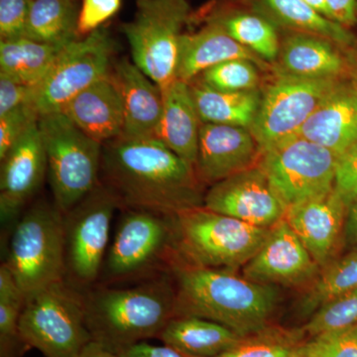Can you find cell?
Here are the masks:
<instances>
[{"label":"cell","instance_id":"obj_1","mask_svg":"<svg viewBox=\"0 0 357 357\" xmlns=\"http://www.w3.org/2000/svg\"><path fill=\"white\" fill-rule=\"evenodd\" d=\"M100 182L114 192L121 210L177 215L204 206V185L194 167L155 137L105 143Z\"/></svg>","mask_w":357,"mask_h":357},{"label":"cell","instance_id":"obj_2","mask_svg":"<svg viewBox=\"0 0 357 357\" xmlns=\"http://www.w3.org/2000/svg\"><path fill=\"white\" fill-rule=\"evenodd\" d=\"M169 273L176 289V316L211 319L241 337L269 326L279 302L274 286L255 283L229 270L192 264L178 253Z\"/></svg>","mask_w":357,"mask_h":357},{"label":"cell","instance_id":"obj_3","mask_svg":"<svg viewBox=\"0 0 357 357\" xmlns=\"http://www.w3.org/2000/svg\"><path fill=\"white\" fill-rule=\"evenodd\" d=\"M83 294L91 340L114 354L158 338L176 316V289L170 273L129 287L96 284Z\"/></svg>","mask_w":357,"mask_h":357},{"label":"cell","instance_id":"obj_4","mask_svg":"<svg viewBox=\"0 0 357 357\" xmlns=\"http://www.w3.org/2000/svg\"><path fill=\"white\" fill-rule=\"evenodd\" d=\"M121 211L98 284H134L169 273L178 253L175 215Z\"/></svg>","mask_w":357,"mask_h":357},{"label":"cell","instance_id":"obj_5","mask_svg":"<svg viewBox=\"0 0 357 357\" xmlns=\"http://www.w3.org/2000/svg\"><path fill=\"white\" fill-rule=\"evenodd\" d=\"M4 263L26 295L65 280L64 213L54 202L26 208L11 229Z\"/></svg>","mask_w":357,"mask_h":357},{"label":"cell","instance_id":"obj_6","mask_svg":"<svg viewBox=\"0 0 357 357\" xmlns=\"http://www.w3.org/2000/svg\"><path fill=\"white\" fill-rule=\"evenodd\" d=\"M175 217L178 255L199 266L229 271L243 268L257 253L271 229L249 225L204 206Z\"/></svg>","mask_w":357,"mask_h":357},{"label":"cell","instance_id":"obj_7","mask_svg":"<svg viewBox=\"0 0 357 357\" xmlns=\"http://www.w3.org/2000/svg\"><path fill=\"white\" fill-rule=\"evenodd\" d=\"M20 328L26 347L45 357H77L93 342L84 294L66 280L26 295Z\"/></svg>","mask_w":357,"mask_h":357},{"label":"cell","instance_id":"obj_8","mask_svg":"<svg viewBox=\"0 0 357 357\" xmlns=\"http://www.w3.org/2000/svg\"><path fill=\"white\" fill-rule=\"evenodd\" d=\"M38 124L53 202L65 213L100 185L102 144L62 112L42 115Z\"/></svg>","mask_w":357,"mask_h":357},{"label":"cell","instance_id":"obj_9","mask_svg":"<svg viewBox=\"0 0 357 357\" xmlns=\"http://www.w3.org/2000/svg\"><path fill=\"white\" fill-rule=\"evenodd\" d=\"M117 210L116 197L100 182L64 213L65 280L82 292L100 280Z\"/></svg>","mask_w":357,"mask_h":357},{"label":"cell","instance_id":"obj_10","mask_svg":"<svg viewBox=\"0 0 357 357\" xmlns=\"http://www.w3.org/2000/svg\"><path fill=\"white\" fill-rule=\"evenodd\" d=\"M190 10L188 0H137L133 20L122 25L132 62L161 89L176 79L178 44Z\"/></svg>","mask_w":357,"mask_h":357},{"label":"cell","instance_id":"obj_11","mask_svg":"<svg viewBox=\"0 0 357 357\" xmlns=\"http://www.w3.org/2000/svg\"><path fill=\"white\" fill-rule=\"evenodd\" d=\"M337 162L328 148L293 135L264 150L258 166L288 208L332 191Z\"/></svg>","mask_w":357,"mask_h":357},{"label":"cell","instance_id":"obj_12","mask_svg":"<svg viewBox=\"0 0 357 357\" xmlns=\"http://www.w3.org/2000/svg\"><path fill=\"white\" fill-rule=\"evenodd\" d=\"M114 47L102 26L66 45L43 81L34 88L32 105L40 116L62 112L75 96L109 76Z\"/></svg>","mask_w":357,"mask_h":357},{"label":"cell","instance_id":"obj_13","mask_svg":"<svg viewBox=\"0 0 357 357\" xmlns=\"http://www.w3.org/2000/svg\"><path fill=\"white\" fill-rule=\"evenodd\" d=\"M340 77H307L281 73L262 93L251 133L264 151L295 135L335 88Z\"/></svg>","mask_w":357,"mask_h":357},{"label":"cell","instance_id":"obj_14","mask_svg":"<svg viewBox=\"0 0 357 357\" xmlns=\"http://www.w3.org/2000/svg\"><path fill=\"white\" fill-rule=\"evenodd\" d=\"M204 206L264 229L283 220L287 211L258 164L211 185Z\"/></svg>","mask_w":357,"mask_h":357},{"label":"cell","instance_id":"obj_15","mask_svg":"<svg viewBox=\"0 0 357 357\" xmlns=\"http://www.w3.org/2000/svg\"><path fill=\"white\" fill-rule=\"evenodd\" d=\"M38 122L0 159V218L4 229H13L20 220L48 172Z\"/></svg>","mask_w":357,"mask_h":357},{"label":"cell","instance_id":"obj_16","mask_svg":"<svg viewBox=\"0 0 357 357\" xmlns=\"http://www.w3.org/2000/svg\"><path fill=\"white\" fill-rule=\"evenodd\" d=\"M319 269L284 218L270 229L265 243L243 267V277L248 280L287 287L311 285Z\"/></svg>","mask_w":357,"mask_h":357},{"label":"cell","instance_id":"obj_17","mask_svg":"<svg viewBox=\"0 0 357 357\" xmlns=\"http://www.w3.org/2000/svg\"><path fill=\"white\" fill-rule=\"evenodd\" d=\"M261 154L250 129L203 123L195 171L202 184L213 185L257 165Z\"/></svg>","mask_w":357,"mask_h":357},{"label":"cell","instance_id":"obj_18","mask_svg":"<svg viewBox=\"0 0 357 357\" xmlns=\"http://www.w3.org/2000/svg\"><path fill=\"white\" fill-rule=\"evenodd\" d=\"M347 206L335 188L317 198L289 206L284 220L290 225L319 267L335 260L344 238Z\"/></svg>","mask_w":357,"mask_h":357},{"label":"cell","instance_id":"obj_19","mask_svg":"<svg viewBox=\"0 0 357 357\" xmlns=\"http://www.w3.org/2000/svg\"><path fill=\"white\" fill-rule=\"evenodd\" d=\"M109 77L119 91L123 107L121 137L156 138L163 112L161 88L128 58H122L112 65Z\"/></svg>","mask_w":357,"mask_h":357},{"label":"cell","instance_id":"obj_20","mask_svg":"<svg viewBox=\"0 0 357 357\" xmlns=\"http://www.w3.org/2000/svg\"><path fill=\"white\" fill-rule=\"evenodd\" d=\"M295 135L337 157L357 142V89L352 81L340 79Z\"/></svg>","mask_w":357,"mask_h":357},{"label":"cell","instance_id":"obj_21","mask_svg":"<svg viewBox=\"0 0 357 357\" xmlns=\"http://www.w3.org/2000/svg\"><path fill=\"white\" fill-rule=\"evenodd\" d=\"M62 114L102 145L123 134L121 98L109 75L75 96L63 109Z\"/></svg>","mask_w":357,"mask_h":357},{"label":"cell","instance_id":"obj_22","mask_svg":"<svg viewBox=\"0 0 357 357\" xmlns=\"http://www.w3.org/2000/svg\"><path fill=\"white\" fill-rule=\"evenodd\" d=\"M245 59L260 68L264 60L231 38L220 25L211 22L199 32L184 33L178 44L176 79L191 83L204 70L225 61Z\"/></svg>","mask_w":357,"mask_h":357},{"label":"cell","instance_id":"obj_23","mask_svg":"<svg viewBox=\"0 0 357 357\" xmlns=\"http://www.w3.org/2000/svg\"><path fill=\"white\" fill-rule=\"evenodd\" d=\"M163 112L156 138L195 168L202 122L190 84L175 79L162 89Z\"/></svg>","mask_w":357,"mask_h":357},{"label":"cell","instance_id":"obj_24","mask_svg":"<svg viewBox=\"0 0 357 357\" xmlns=\"http://www.w3.org/2000/svg\"><path fill=\"white\" fill-rule=\"evenodd\" d=\"M243 337L227 326L194 316L174 317L158 337L164 344L188 357L220 356Z\"/></svg>","mask_w":357,"mask_h":357},{"label":"cell","instance_id":"obj_25","mask_svg":"<svg viewBox=\"0 0 357 357\" xmlns=\"http://www.w3.org/2000/svg\"><path fill=\"white\" fill-rule=\"evenodd\" d=\"M333 41L300 32L285 40L280 49L281 73L307 77H340L347 63Z\"/></svg>","mask_w":357,"mask_h":357},{"label":"cell","instance_id":"obj_26","mask_svg":"<svg viewBox=\"0 0 357 357\" xmlns=\"http://www.w3.org/2000/svg\"><path fill=\"white\" fill-rule=\"evenodd\" d=\"M195 105L203 123L227 124L250 129L261 103L259 89L220 91L201 82L189 83Z\"/></svg>","mask_w":357,"mask_h":357},{"label":"cell","instance_id":"obj_27","mask_svg":"<svg viewBox=\"0 0 357 357\" xmlns=\"http://www.w3.org/2000/svg\"><path fill=\"white\" fill-rule=\"evenodd\" d=\"M65 46L24 38L0 41V74L25 86H38Z\"/></svg>","mask_w":357,"mask_h":357},{"label":"cell","instance_id":"obj_28","mask_svg":"<svg viewBox=\"0 0 357 357\" xmlns=\"http://www.w3.org/2000/svg\"><path fill=\"white\" fill-rule=\"evenodd\" d=\"M79 14L74 0H32L26 38L66 46L79 38Z\"/></svg>","mask_w":357,"mask_h":357},{"label":"cell","instance_id":"obj_29","mask_svg":"<svg viewBox=\"0 0 357 357\" xmlns=\"http://www.w3.org/2000/svg\"><path fill=\"white\" fill-rule=\"evenodd\" d=\"M271 13L284 25L303 33L317 35L333 43L351 45V33L335 21L328 20L314 10L305 0H264Z\"/></svg>","mask_w":357,"mask_h":357},{"label":"cell","instance_id":"obj_30","mask_svg":"<svg viewBox=\"0 0 357 357\" xmlns=\"http://www.w3.org/2000/svg\"><path fill=\"white\" fill-rule=\"evenodd\" d=\"M321 269L301 301L300 312L305 316H312L328 301L357 288V250L333 260Z\"/></svg>","mask_w":357,"mask_h":357},{"label":"cell","instance_id":"obj_31","mask_svg":"<svg viewBox=\"0 0 357 357\" xmlns=\"http://www.w3.org/2000/svg\"><path fill=\"white\" fill-rule=\"evenodd\" d=\"M211 22L220 25L231 38L264 61L280 54L278 34L272 23L255 14L234 13L218 16Z\"/></svg>","mask_w":357,"mask_h":357},{"label":"cell","instance_id":"obj_32","mask_svg":"<svg viewBox=\"0 0 357 357\" xmlns=\"http://www.w3.org/2000/svg\"><path fill=\"white\" fill-rule=\"evenodd\" d=\"M26 294L6 263L0 266V357H20L27 351L20 333Z\"/></svg>","mask_w":357,"mask_h":357},{"label":"cell","instance_id":"obj_33","mask_svg":"<svg viewBox=\"0 0 357 357\" xmlns=\"http://www.w3.org/2000/svg\"><path fill=\"white\" fill-rule=\"evenodd\" d=\"M304 333L267 326L244 337L232 349L213 357H301Z\"/></svg>","mask_w":357,"mask_h":357},{"label":"cell","instance_id":"obj_34","mask_svg":"<svg viewBox=\"0 0 357 357\" xmlns=\"http://www.w3.org/2000/svg\"><path fill=\"white\" fill-rule=\"evenodd\" d=\"M357 326V288L328 301L319 307L302 333L311 337Z\"/></svg>","mask_w":357,"mask_h":357},{"label":"cell","instance_id":"obj_35","mask_svg":"<svg viewBox=\"0 0 357 357\" xmlns=\"http://www.w3.org/2000/svg\"><path fill=\"white\" fill-rule=\"evenodd\" d=\"M196 79L220 91H252L257 89L260 83L258 66L245 59H234L213 66Z\"/></svg>","mask_w":357,"mask_h":357},{"label":"cell","instance_id":"obj_36","mask_svg":"<svg viewBox=\"0 0 357 357\" xmlns=\"http://www.w3.org/2000/svg\"><path fill=\"white\" fill-rule=\"evenodd\" d=\"M302 357H357V326L305 342Z\"/></svg>","mask_w":357,"mask_h":357},{"label":"cell","instance_id":"obj_37","mask_svg":"<svg viewBox=\"0 0 357 357\" xmlns=\"http://www.w3.org/2000/svg\"><path fill=\"white\" fill-rule=\"evenodd\" d=\"M39 119L40 115L32 105H23L0 115V159L6 156L10 148L39 121Z\"/></svg>","mask_w":357,"mask_h":357},{"label":"cell","instance_id":"obj_38","mask_svg":"<svg viewBox=\"0 0 357 357\" xmlns=\"http://www.w3.org/2000/svg\"><path fill=\"white\" fill-rule=\"evenodd\" d=\"M32 0H0L1 40L24 38Z\"/></svg>","mask_w":357,"mask_h":357},{"label":"cell","instance_id":"obj_39","mask_svg":"<svg viewBox=\"0 0 357 357\" xmlns=\"http://www.w3.org/2000/svg\"><path fill=\"white\" fill-rule=\"evenodd\" d=\"M121 6V0H84L77 21L79 38L102 27Z\"/></svg>","mask_w":357,"mask_h":357},{"label":"cell","instance_id":"obj_40","mask_svg":"<svg viewBox=\"0 0 357 357\" xmlns=\"http://www.w3.org/2000/svg\"><path fill=\"white\" fill-rule=\"evenodd\" d=\"M335 190L347 208L357 199V142L337 157Z\"/></svg>","mask_w":357,"mask_h":357},{"label":"cell","instance_id":"obj_41","mask_svg":"<svg viewBox=\"0 0 357 357\" xmlns=\"http://www.w3.org/2000/svg\"><path fill=\"white\" fill-rule=\"evenodd\" d=\"M34 88L17 83L0 74V115L23 105H32Z\"/></svg>","mask_w":357,"mask_h":357},{"label":"cell","instance_id":"obj_42","mask_svg":"<svg viewBox=\"0 0 357 357\" xmlns=\"http://www.w3.org/2000/svg\"><path fill=\"white\" fill-rule=\"evenodd\" d=\"M117 357H188L168 345H153L140 342L115 354Z\"/></svg>","mask_w":357,"mask_h":357},{"label":"cell","instance_id":"obj_43","mask_svg":"<svg viewBox=\"0 0 357 357\" xmlns=\"http://www.w3.org/2000/svg\"><path fill=\"white\" fill-rule=\"evenodd\" d=\"M332 20L344 27L357 21V0H326Z\"/></svg>","mask_w":357,"mask_h":357},{"label":"cell","instance_id":"obj_44","mask_svg":"<svg viewBox=\"0 0 357 357\" xmlns=\"http://www.w3.org/2000/svg\"><path fill=\"white\" fill-rule=\"evenodd\" d=\"M344 239L351 250H357V199L347 208Z\"/></svg>","mask_w":357,"mask_h":357},{"label":"cell","instance_id":"obj_45","mask_svg":"<svg viewBox=\"0 0 357 357\" xmlns=\"http://www.w3.org/2000/svg\"><path fill=\"white\" fill-rule=\"evenodd\" d=\"M77 357H117L114 354L107 351L102 345L91 342Z\"/></svg>","mask_w":357,"mask_h":357},{"label":"cell","instance_id":"obj_46","mask_svg":"<svg viewBox=\"0 0 357 357\" xmlns=\"http://www.w3.org/2000/svg\"><path fill=\"white\" fill-rule=\"evenodd\" d=\"M305 1H306L310 6H312L314 10L321 13V15L325 16V17L328 18V20H333L330 10H328V7L326 6V0H305Z\"/></svg>","mask_w":357,"mask_h":357},{"label":"cell","instance_id":"obj_47","mask_svg":"<svg viewBox=\"0 0 357 357\" xmlns=\"http://www.w3.org/2000/svg\"><path fill=\"white\" fill-rule=\"evenodd\" d=\"M352 83L354 84V86H356L357 89V64L356 67H354V70H352Z\"/></svg>","mask_w":357,"mask_h":357},{"label":"cell","instance_id":"obj_48","mask_svg":"<svg viewBox=\"0 0 357 357\" xmlns=\"http://www.w3.org/2000/svg\"><path fill=\"white\" fill-rule=\"evenodd\" d=\"M301 357H302V356H301Z\"/></svg>","mask_w":357,"mask_h":357}]
</instances>
